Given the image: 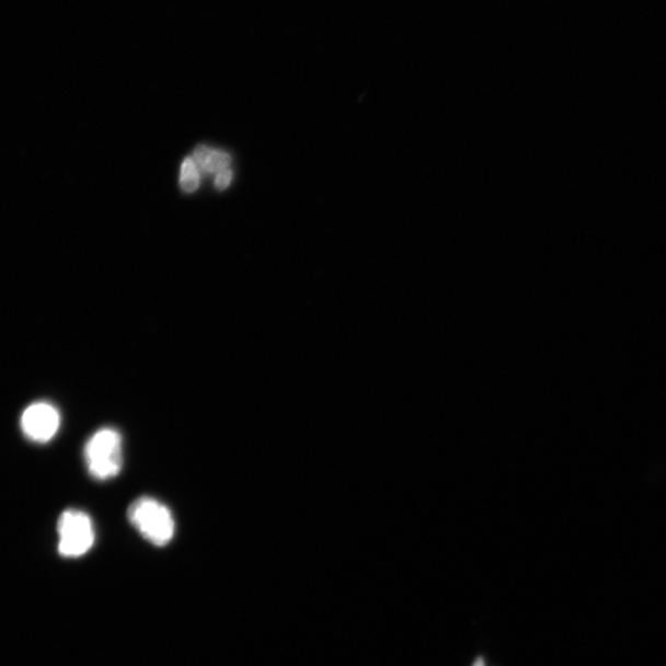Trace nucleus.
<instances>
[{"label":"nucleus","mask_w":666,"mask_h":666,"mask_svg":"<svg viewBox=\"0 0 666 666\" xmlns=\"http://www.w3.org/2000/svg\"><path fill=\"white\" fill-rule=\"evenodd\" d=\"M88 470L97 480L112 479L123 469V437L115 428H102L88 440L84 448Z\"/></svg>","instance_id":"2"},{"label":"nucleus","mask_w":666,"mask_h":666,"mask_svg":"<svg viewBox=\"0 0 666 666\" xmlns=\"http://www.w3.org/2000/svg\"><path fill=\"white\" fill-rule=\"evenodd\" d=\"M58 552L66 558L84 555L94 544V527L91 517L80 510L65 512L57 525Z\"/></svg>","instance_id":"3"},{"label":"nucleus","mask_w":666,"mask_h":666,"mask_svg":"<svg viewBox=\"0 0 666 666\" xmlns=\"http://www.w3.org/2000/svg\"><path fill=\"white\" fill-rule=\"evenodd\" d=\"M193 161L203 173H219L227 170L231 163V157L227 152L210 150L207 146H198L194 151Z\"/></svg>","instance_id":"5"},{"label":"nucleus","mask_w":666,"mask_h":666,"mask_svg":"<svg viewBox=\"0 0 666 666\" xmlns=\"http://www.w3.org/2000/svg\"><path fill=\"white\" fill-rule=\"evenodd\" d=\"M200 182L199 171L193 159H185L181 171V187L185 193H194Z\"/></svg>","instance_id":"6"},{"label":"nucleus","mask_w":666,"mask_h":666,"mask_svg":"<svg viewBox=\"0 0 666 666\" xmlns=\"http://www.w3.org/2000/svg\"><path fill=\"white\" fill-rule=\"evenodd\" d=\"M21 425L27 438L38 444H45L58 433L61 416L54 405L38 401L24 411Z\"/></svg>","instance_id":"4"},{"label":"nucleus","mask_w":666,"mask_h":666,"mask_svg":"<svg viewBox=\"0 0 666 666\" xmlns=\"http://www.w3.org/2000/svg\"><path fill=\"white\" fill-rule=\"evenodd\" d=\"M474 666H484L483 659H478Z\"/></svg>","instance_id":"8"},{"label":"nucleus","mask_w":666,"mask_h":666,"mask_svg":"<svg viewBox=\"0 0 666 666\" xmlns=\"http://www.w3.org/2000/svg\"><path fill=\"white\" fill-rule=\"evenodd\" d=\"M127 517L137 531L153 546L164 547L172 541L175 525L169 507L152 497H140L130 505Z\"/></svg>","instance_id":"1"},{"label":"nucleus","mask_w":666,"mask_h":666,"mask_svg":"<svg viewBox=\"0 0 666 666\" xmlns=\"http://www.w3.org/2000/svg\"><path fill=\"white\" fill-rule=\"evenodd\" d=\"M232 180V172L227 169L218 173L217 180H215V187L218 191H225L229 187Z\"/></svg>","instance_id":"7"}]
</instances>
